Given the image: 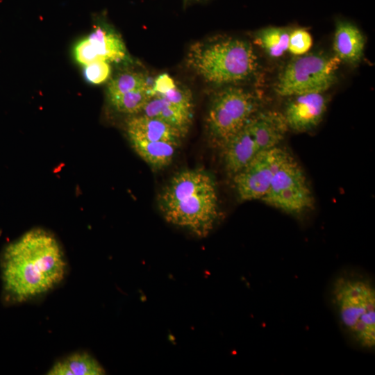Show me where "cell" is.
Returning <instances> with one entry per match:
<instances>
[{
	"label": "cell",
	"instance_id": "1",
	"mask_svg": "<svg viewBox=\"0 0 375 375\" xmlns=\"http://www.w3.org/2000/svg\"><path fill=\"white\" fill-rule=\"evenodd\" d=\"M2 279L6 292L17 301L44 294L65 278L67 262L56 238L42 228L25 233L5 249Z\"/></svg>",
	"mask_w": 375,
	"mask_h": 375
},
{
	"label": "cell",
	"instance_id": "2",
	"mask_svg": "<svg viewBox=\"0 0 375 375\" xmlns=\"http://www.w3.org/2000/svg\"><path fill=\"white\" fill-rule=\"evenodd\" d=\"M157 201L167 222L198 238L209 235L219 218L215 181L199 169L175 174L159 192Z\"/></svg>",
	"mask_w": 375,
	"mask_h": 375
},
{
	"label": "cell",
	"instance_id": "3",
	"mask_svg": "<svg viewBox=\"0 0 375 375\" xmlns=\"http://www.w3.org/2000/svg\"><path fill=\"white\" fill-rule=\"evenodd\" d=\"M187 65L204 81L215 85L236 84L253 77L258 59L249 42L233 37L213 38L191 45Z\"/></svg>",
	"mask_w": 375,
	"mask_h": 375
},
{
	"label": "cell",
	"instance_id": "4",
	"mask_svg": "<svg viewBox=\"0 0 375 375\" xmlns=\"http://www.w3.org/2000/svg\"><path fill=\"white\" fill-rule=\"evenodd\" d=\"M331 301L341 328L352 343L364 350L375 347V287L372 279L356 273L338 276Z\"/></svg>",
	"mask_w": 375,
	"mask_h": 375
},
{
	"label": "cell",
	"instance_id": "5",
	"mask_svg": "<svg viewBox=\"0 0 375 375\" xmlns=\"http://www.w3.org/2000/svg\"><path fill=\"white\" fill-rule=\"evenodd\" d=\"M288 131L282 112L260 110L221 149L226 172L233 176L258 153L278 146Z\"/></svg>",
	"mask_w": 375,
	"mask_h": 375
},
{
	"label": "cell",
	"instance_id": "6",
	"mask_svg": "<svg viewBox=\"0 0 375 375\" xmlns=\"http://www.w3.org/2000/svg\"><path fill=\"white\" fill-rule=\"evenodd\" d=\"M260 110L254 92L243 88H224L212 96L206 117L210 139L220 149Z\"/></svg>",
	"mask_w": 375,
	"mask_h": 375
},
{
	"label": "cell",
	"instance_id": "7",
	"mask_svg": "<svg viewBox=\"0 0 375 375\" xmlns=\"http://www.w3.org/2000/svg\"><path fill=\"white\" fill-rule=\"evenodd\" d=\"M341 62L324 53H307L291 60L278 74L274 85L276 93L283 97L324 92L336 79Z\"/></svg>",
	"mask_w": 375,
	"mask_h": 375
},
{
	"label": "cell",
	"instance_id": "8",
	"mask_svg": "<svg viewBox=\"0 0 375 375\" xmlns=\"http://www.w3.org/2000/svg\"><path fill=\"white\" fill-rule=\"evenodd\" d=\"M260 201L293 215L312 208L314 197L304 172L292 156L280 167Z\"/></svg>",
	"mask_w": 375,
	"mask_h": 375
},
{
	"label": "cell",
	"instance_id": "9",
	"mask_svg": "<svg viewBox=\"0 0 375 375\" xmlns=\"http://www.w3.org/2000/svg\"><path fill=\"white\" fill-rule=\"evenodd\" d=\"M291 155L277 146L258 153L233 176L238 198L243 201L261 200L282 164Z\"/></svg>",
	"mask_w": 375,
	"mask_h": 375
},
{
	"label": "cell",
	"instance_id": "10",
	"mask_svg": "<svg viewBox=\"0 0 375 375\" xmlns=\"http://www.w3.org/2000/svg\"><path fill=\"white\" fill-rule=\"evenodd\" d=\"M290 98L283 113L288 130L306 133L320 124L327 108V99L323 92L306 93Z\"/></svg>",
	"mask_w": 375,
	"mask_h": 375
},
{
	"label": "cell",
	"instance_id": "11",
	"mask_svg": "<svg viewBox=\"0 0 375 375\" xmlns=\"http://www.w3.org/2000/svg\"><path fill=\"white\" fill-rule=\"evenodd\" d=\"M365 38L358 27L347 20L339 19L335 24L333 48L340 61L356 65L363 57Z\"/></svg>",
	"mask_w": 375,
	"mask_h": 375
},
{
	"label": "cell",
	"instance_id": "12",
	"mask_svg": "<svg viewBox=\"0 0 375 375\" xmlns=\"http://www.w3.org/2000/svg\"><path fill=\"white\" fill-rule=\"evenodd\" d=\"M128 139L165 141L181 143L183 135L178 129L160 119L139 115L131 117L126 124Z\"/></svg>",
	"mask_w": 375,
	"mask_h": 375
},
{
	"label": "cell",
	"instance_id": "13",
	"mask_svg": "<svg viewBox=\"0 0 375 375\" xmlns=\"http://www.w3.org/2000/svg\"><path fill=\"white\" fill-rule=\"evenodd\" d=\"M140 113L165 122L185 135L189 131L193 115V112L180 108L156 94H150Z\"/></svg>",
	"mask_w": 375,
	"mask_h": 375
},
{
	"label": "cell",
	"instance_id": "14",
	"mask_svg": "<svg viewBox=\"0 0 375 375\" xmlns=\"http://www.w3.org/2000/svg\"><path fill=\"white\" fill-rule=\"evenodd\" d=\"M138 156L153 170H160L172 161L179 144L165 141L129 139Z\"/></svg>",
	"mask_w": 375,
	"mask_h": 375
},
{
	"label": "cell",
	"instance_id": "15",
	"mask_svg": "<svg viewBox=\"0 0 375 375\" xmlns=\"http://www.w3.org/2000/svg\"><path fill=\"white\" fill-rule=\"evenodd\" d=\"M105 369L99 362L85 351L71 353L56 361L48 375H102Z\"/></svg>",
	"mask_w": 375,
	"mask_h": 375
},
{
	"label": "cell",
	"instance_id": "16",
	"mask_svg": "<svg viewBox=\"0 0 375 375\" xmlns=\"http://www.w3.org/2000/svg\"><path fill=\"white\" fill-rule=\"evenodd\" d=\"M99 60L119 62L124 60L126 50L121 38L115 32L97 26L88 37Z\"/></svg>",
	"mask_w": 375,
	"mask_h": 375
},
{
	"label": "cell",
	"instance_id": "17",
	"mask_svg": "<svg viewBox=\"0 0 375 375\" xmlns=\"http://www.w3.org/2000/svg\"><path fill=\"white\" fill-rule=\"evenodd\" d=\"M290 28L269 26L254 34V42L269 57L278 58L288 51Z\"/></svg>",
	"mask_w": 375,
	"mask_h": 375
},
{
	"label": "cell",
	"instance_id": "18",
	"mask_svg": "<svg viewBox=\"0 0 375 375\" xmlns=\"http://www.w3.org/2000/svg\"><path fill=\"white\" fill-rule=\"evenodd\" d=\"M151 86L137 89L109 98L112 106L119 112L127 114L140 113L150 97Z\"/></svg>",
	"mask_w": 375,
	"mask_h": 375
},
{
	"label": "cell",
	"instance_id": "19",
	"mask_svg": "<svg viewBox=\"0 0 375 375\" xmlns=\"http://www.w3.org/2000/svg\"><path fill=\"white\" fill-rule=\"evenodd\" d=\"M145 76L139 72H124L115 76L108 83V98L137 89L149 87Z\"/></svg>",
	"mask_w": 375,
	"mask_h": 375
},
{
	"label": "cell",
	"instance_id": "20",
	"mask_svg": "<svg viewBox=\"0 0 375 375\" xmlns=\"http://www.w3.org/2000/svg\"><path fill=\"white\" fill-rule=\"evenodd\" d=\"M154 94L180 108L193 112V101L190 92L178 85L175 81L166 90Z\"/></svg>",
	"mask_w": 375,
	"mask_h": 375
},
{
	"label": "cell",
	"instance_id": "21",
	"mask_svg": "<svg viewBox=\"0 0 375 375\" xmlns=\"http://www.w3.org/2000/svg\"><path fill=\"white\" fill-rule=\"evenodd\" d=\"M312 45L310 33L304 28H298L290 31L288 42V51L299 56L307 53Z\"/></svg>",
	"mask_w": 375,
	"mask_h": 375
},
{
	"label": "cell",
	"instance_id": "22",
	"mask_svg": "<svg viewBox=\"0 0 375 375\" xmlns=\"http://www.w3.org/2000/svg\"><path fill=\"white\" fill-rule=\"evenodd\" d=\"M110 71L108 61L97 60L85 66L84 75L91 83L100 84L108 80Z\"/></svg>",
	"mask_w": 375,
	"mask_h": 375
},
{
	"label": "cell",
	"instance_id": "23",
	"mask_svg": "<svg viewBox=\"0 0 375 375\" xmlns=\"http://www.w3.org/2000/svg\"><path fill=\"white\" fill-rule=\"evenodd\" d=\"M74 55L76 61L85 66L94 61L101 60L88 38L83 39L76 45Z\"/></svg>",
	"mask_w": 375,
	"mask_h": 375
}]
</instances>
